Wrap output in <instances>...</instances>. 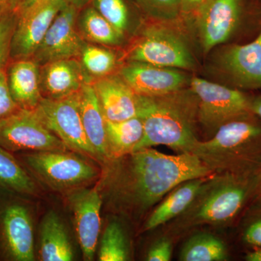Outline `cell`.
I'll return each instance as SVG.
<instances>
[{"label": "cell", "instance_id": "6da1fadb", "mask_svg": "<svg viewBox=\"0 0 261 261\" xmlns=\"http://www.w3.org/2000/svg\"><path fill=\"white\" fill-rule=\"evenodd\" d=\"M102 186L117 208L142 214L178 185L212 172L192 152L166 154L152 148L108 160Z\"/></svg>", "mask_w": 261, "mask_h": 261}, {"label": "cell", "instance_id": "7a4b0ae2", "mask_svg": "<svg viewBox=\"0 0 261 261\" xmlns=\"http://www.w3.org/2000/svg\"><path fill=\"white\" fill-rule=\"evenodd\" d=\"M197 109V98L190 87L156 97L137 95L144 134L134 151L165 145L177 153L192 152L200 141Z\"/></svg>", "mask_w": 261, "mask_h": 261}, {"label": "cell", "instance_id": "3957f363", "mask_svg": "<svg viewBox=\"0 0 261 261\" xmlns=\"http://www.w3.org/2000/svg\"><path fill=\"white\" fill-rule=\"evenodd\" d=\"M211 172L255 173L261 169V119L252 112L222 125L192 151Z\"/></svg>", "mask_w": 261, "mask_h": 261}, {"label": "cell", "instance_id": "277c9868", "mask_svg": "<svg viewBox=\"0 0 261 261\" xmlns=\"http://www.w3.org/2000/svg\"><path fill=\"white\" fill-rule=\"evenodd\" d=\"M202 53L261 29V0H207L192 15Z\"/></svg>", "mask_w": 261, "mask_h": 261}, {"label": "cell", "instance_id": "5b68a950", "mask_svg": "<svg viewBox=\"0 0 261 261\" xmlns=\"http://www.w3.org/2000/svg\"><path fill=\"white\" fill-rule=\"evenodd\" d=\"M260 171L222 173L207 179L189 211L191 224H221L234 219L250 200H255Z\"/></svg>", "mask_w": 261, "mask_h": 261}, {"label": "cell", "instance_id": "8992f818", "mask_svg": "<svg viewBox=\"0 0 261 261\" xmlns=\"http://www.w3.org/2000/svg\"><path fill=\"white\" fill-rule=\"evenodd\" d=\"M170 23L151 21L126 53V61L156 66L192 70L197 67L195 56L183 35Z\"/></svg>", "mask_w": 261, "mask_h": 261}, {"label": "cell", "instance_id": "52a82bcc", "mask_svg": "<svg viewBox=\"0 0 261 261\" xmlns=\"http://www.w3.org/2000/svg\"><path fill=\"white\" fill-rule=\"evenodd\" d=\"M14 154L27 171L58 191L79 188L99 176L97 167L75 152L49 150Z\"/></svg>", "mask_w": 261, "mask_h": 261}, {"label": "cell", "instance_id": "ba28073f", "mask_svg": "<svg viewBox=\"0 0 261 261\" xmlns=\"http://www.w3.org/2000/svg\"><path fill=\"white\" fill-rule=\"evenodd\" d=\"M189 87L197 98L198 123L212 136L224 123L251 112L252 95L244 91L196 76Z\"/></svg>", "mask_w": 261, "mask_h": 261}, {"label": "cell", "instance_id": "9c48e42d", "mask_svg": "<svg viewBox=\"0 0 261 261\" xmlns=\"http://www.w3.org/2000/svg\"><path fill=\"white\" fill-rule=\"evenodd\" d=\"M23 195L0 189V258L33 261L34 237L32 215Z\"/></svg>", "mask_w": 261, "mask_h": 261}, {"label": "cell", "instance_id": "30bf717a", "mask_svg": "<svg viewBox=\"0 0 261 261\" xmlns=\"http://www.w3.org/2000/svg\"><path fill=\"white\" fill-rule=\"evenodd\" d=\"M0 146L13 154L68 149L44 125L35 109L21 108L0 120Z\"/></svg>", "mask_w": 261, "mask_h": 261}, {"label": "cell", "instance_id": "8fae6325", "mask_svg": "<svg viewBox=\"0 0 261 261\" xmlns=\"http://www.w3.org/2000/svg\"><path fill=\"white\" fill-rule=\"evenodd\" d=\"M35 110L44 125L67 149L99 160L84 132L77 93L59 99L42 97Z\"/></svg>", "mask_w": 261, "mask_h": 261}, {"label": "cell", "instance_id": "7c38bea8", "mask_svg": "<svg viewBox=\"0 0 261 261\" xmlns=\"http://www.w3.org/2000/svg\"><path fill=\"white\" fill-rule=\"evenodd\" d=\"M216 65L228 87L244 92L261 89V29L250 42L225 45Z\"/></svg>", "mask_w": 261, "mask_h": 261}, {"label": "cell", "instance_id": "4fadbf2b", "mask_svg": "<svg viewBox=\"0 0 261 261\" xmlns=\"http://www.w3.org/2000/svg\"><path fill=\"white\" fill-rule=\"evenodd\" d=\"M80 12L67 3L60 10L32 57L39 67L61 60L80 58L87 44L77 27Z\"/></svg>", "mask_w": 261, "mask_h": 261}, {"label": "cell", "instance_id": "5bb4252c", "mask_svg": "<svg viewBox=\"0 0 261 261\" xmlns=\"http://www.w3.org/2000/svg\"><path fill=\"white\" fill-rule=\"evenodd\" d=\"M120 75L137 95L156 97L177 92L190 86L191 78L185 70L126 61Z\"/></svg>", "mask_w": 261, "mask_h": 261}, {"label": "cell", "instance_id": "9a60e30c", "mask_svg": "<svg viewBox=\"0 0 261 261\" xmlns=\"http://www.w3.org/2000/svg\"><path fill=\"white\" fill-rule=\"evenodd\" d=\"M65 4L63 0H47L36 9L18 16L10 44L9 61L32 59Z\"/></svg>", "mask_w": 261, "mask_h": 261}, {"label": "cell", "instance_id": "2e32d148", "mask_svg": "<svg viewBox=\"0 0 261 261\" xmlns=\"http://www.w3.org/2000/svg\"><path fill=\"white\" fill-rule=\"evenodd\" d=\"M69 200L84 260H92L100 233L102 194L98 187L81 189L70 195Z\"/></svg>", "mask_w": 261, "mask_h": 261}, {"label": "cell", "instance_id": "e0dca14e", "mask_svg": "<svg viewBox=\"0 0 261 261\" xmlns=\"http://www.w3.org/2000/svg\"><path fill=\"white\" fill-rule=\"evenodd\" d=\"M92 83L79 58L51 62L39 68V85L43 98L59 99L78 93Z\"/></svg>", "mask_w": 261, "mask_h": 261}, {"label": "cell", "instance_id": "ac0fdd59", "mask_svg": "<svg viewBox=\"0 0 261 261\" xmlns=\"http://www.w3.org/2000/svg\"><path fill=\"white\" fill-rule=\"evenodd\" d=\"M106 120L121 121L137 116V94L119 73L92 82Z\"/></svg>", "mask_w": 261, "mask_h": 261}, {"label": "cell", "instance_id": "d6986e66", "mask_svg": "<svg viewBox=\"0 0 261 261\" xmlns=\"http://www.w3.org/2000/svg\"><path fill=\"white\" fill-rule=\"evenodd\" d=\"M40 67L32 59L8 62L5 73L12 97L21 109L34 110L42 99Z\"/></svg>", "mask_w": 261, "mask_h": 261}, {"label": "cell", "instance_id": "ffe728a7", "mask_svg": "<svg viewBox=\"0 0 261 261\" xmlns=\"http://www.w3.org/2000/svg\"><path fill=\"white\" fill-rule=\"evenodd\" d=\"M84 132L98 159L108 160L106 118L92 84H86L77 93Z\"/></svg>", "mask_w": 261, "mask_h": 261}, {"label": "cell", "instance_id": "44dd1931", "mask_svg": "<svg viewBox=\"0 0 261 261\" xmlns=\"http://www.w3.org/2000/svg\"><path fill=\"white\" fill-rule=\"evenodd\" d=\"M207 181V177L195 178L173 189L149 216L145 229H154L186 212Z\"/></svg>", "mask_w": 261, "mask_h": 261}, {"label": "cell", "instance_id": "7402d4cb", "mask_svg": "<svg viewBox=\"0 0 261 261\" xmlns=\"http://www.w3.org/2000/svg\"><path fill=\"white\" fill-rule=\"evenodd\" d=\"M40 255L44 261H70L73 251L66 228L58 215L49 211L42 220Z\"/></svg>", "mask_w": 261, "mask_h": 261}, {"label": "cell", "instance_id": "603a6c76", "mask_svg": "<svg viewBox=\"0 0 261 261\" xmlns=\"http://www.w3.org/2000/svg\"><path fill=\"white\" fill-rule=\"evenodd\" d=\"M77 27L84 40L91 44L120 47L126 41V36L114 28L91 4L80 10Z\"/></svg>", "mask_w": 261, "mask_h": 261}, {"label": "cell", "instance_id": "cb8c5ba5", "mask_svg": "<svg viewBox=\"0 0 261 261\" xmlns=\"http://www.w3.org/2000/svg\"><path fill=\"white\" fill-rule=\"evenodd\" d=\"M106 130L107 161L119 159L133 152L144 134L143 123L139 116L121 121L106 120Z\"/></svg>", "mask_w": 261, "mask_h": 261}, {"label": "cell", "instance_id": "d4e9b609", "mask_svg": "<svg viewBox=\"0 0 261 261\" xmlns=\"http://www.w3.org/2000/svg\"><path fill=\"white\" fill-rule=\"evenodd\" d=\"M0 189L29 197L37 193V187L14 154L0 146Z\"/></svg>", "mask_w": 261, "mask_h": 261}, {"label": "cell", "instance_id": "484cf974", "mask_svg": "<svg viewBox=\"0 0 261 261\" xmlns=\"http://www.w3.org/2000/svg\"><path fill=\"white\" fill-rule=\"evenodd\" d=\"M227 247L224 242L211 233L194 235L185 243L180 253L183 261H224L228 259Z\"/></svg>", "mask_w": 261, "mask_h": 261}, {"label": "cell", "instance_id": "4316f807", "mask_svg": "<svg viewBox=\"0 0 261 261\" xmlns=\"http://www.w3.org/2000/svg\"><path fill=\"white\" fill-rule=\"evenodd\" d=\"M107 47L87 42L79 58L92 82L116 71L118 65L116 53Z\"/></svg>", "mask_w": 261, "mask_h": 261}, {"label": "cell", "instance_id": "83f0119b", "mask_svg": "<svg viewBox=\"0 0 261 261\" xmlns=\"http://www.w3.org/2000/svg\"><path fill=\"white\" fill-rule=\"evenodd\" d=\"M137 8L151 21L174 23L181 16V0H134Z\"/></svg>", "mask_w": 261, "mask_h": 261}, {"label": "cell", "instance_id": "f1b7e54d", "mask_svg": "<svg viewBox=\"0 0 261 261\" xmlns=\"http://www.w3.org/2000/svg\"><path fill=\"white\" fill-rule=\"evenodd\" d=\"M128 249L123 228L117 222L108 225L101 240L99 251L100 261L128 260Z\"/></svg>", "mask_w": 261, "mask_h": 261}, {"label": "cell", "instance_id": "f546056e", "mask_svg": "<svg viewBox=\"0 0 261 261\" xmlns=\"http://www.w3.org/2000/svg\"><path fill=\"white\" fill-rule=\"evenodd\" d=\"M91 5L123 35L129 32L132 12L126 0H92Z\"/></svg>", "mask_w": 261, "mask_h": 261}, {"label": "cell", "instance_id": "4dcf8cb0", "mask_svg": "<svg viewBox=\"0 0 261 261\" xmlns=\"http://www.w3.org/2000/svg\"><path fill=\"white\" fill-rule=\"evenodd\" d=\"M18 19L16 11L0 18V67L3 68H6L10 61V44Z\"/></svg>", "mask_w": 261, "mask_h": 261}, {"label": "cell", "instance_id": "1f68e13d", "mask_svg": "<svg viewBox=\"0 0 261 261\" xmlns=\"http://www.w3.org/2000/svg\"><path fill=\"white\" fill-rule=\"evenodd\" d=\"M260 208L257 214L252 215L243 228L242 240L245 245L252 248H261V201H257Z\"/></svg>", "mask_w": 261, "mask_h": 261}, {"label": "cell", "instance_id": "d6a6232c", "mask_svg": "<svg viewBox=\"0 0 261 261\" xmlns=\"http://www.w3.org/2000/svg\"><path fill=\"white\" fill-rule=\"evenodd\" d=\"M19 109L20 108L15 103L10 94L5 71L0 75V120L10 116L17 112Z\"/></svg>", "mask_w": 261, "mask_h": 261}, {"label": "cell", "instance_id": "836d02e7", "mask_svg": "<svg viewBox=\"0 0 261 261\" xmlns=\"http://www.w3.org/2000/svg\"><path fill=\"white\" fill-rule=\"evenodd\" d=\"M172 255V244L169 240L161 239L154 244L147 252L146 260L148 261H169Z\"/></svg>", "mask_w": 261, "mask_h": 261}, {"label": "cell", "instance_id": "e575fe53", "mask_svg": "<svg viewBox=\"0 0 261 261\" xmlns=\"http://www.w3.org/2000/svg\"><path fill=\"white\" fill-rule=\"evenodd\" d=\"M207 0H181L182 18L192 17L197 9Z\"/></svg>", "mask_w": 261, "mask_h": 261}, {"label": "cell", "instance_id": "d590c367", "mask_svg": "<svg viewBox=\"0 0 261 261\" xmlns=\"http://www.w3.org/2000/svg\"><path fill=\"white\" fill-rule=\"evenodd\" d=\"M47 0H19L16 12L18 16L25 14L44 4Z\"/></svg>", "mask_w": 261, "mask_h": 261}, {"label": "cell", "instance_id": "8d00e7d4", "mask_svg": "<svg viewBox=\"0 0 261 261\" xmlns=\"http://www.w3.org/2000/svg\"><path fill=\"white\" fill-rule=\"evenodd\" d=\"M19 0H0V18L11 13L16 11Z\"/></svg>", "mask_w": 261, "mask_h": 261}, {"label": "cell", "instance_id": "74e56055", "mask_svg": "<svg viewBox=\"0 0 261 261\" xmlns=\"http://www.w3.org/2000/svg\"><path fill=\"white\" fill-rule=\"evenodd\" d=\"M250 111L261 119V93L257 95L252 96Z\"/></svg>", "mask_w": 261, "mask_h": 261}, {"label": "cell", "instance_id": "f35d334b", "mask_svg": "<svg viewBox=\"0 0 261 261\" xmlns=\"http://www.w3.org/2000/svg\"><path fill=\"white\" fill-rule=\"evenodd\" d=\"M245 260L247 261H261V248H252L246 255Z\"/></svg>", "mask_w": 261, "mask_h": 261}, {"label": "cell", "instance_id": "ab89813d", "mask_svg": "<svg viewBox=\"0 0 261 261\" xmlns=\"http://www.w3.org/2000/svg\"><path fill=\"white\" fill-rule=\"evenodd\" d=\"M67 4L72 5L80 10L92 3V0H63Z\"/></svg>", "mask_w": 261, "mask_h": 261}, {"label": "cell", "instance_id": "60d3db41", "mask_svg": "<svg viewBox=\"0 0 261 261\" xmlns=\"http://www.w3.org/2000/svg\"><path fill=\"white\" fill-rule=\"evenodd\" d=\"M255 201H261V169L260 176H259L258 187H257V191L256 196H255Z\"/></svg>", "mask_w": 261, "mask_h": 261}, {"label": "cell", "instance_id": "b9f144b4", "mask_svg": "<svg viewBox=\"0 0 261 261\" xmlns=\"http://www.w3.org/2000/svg\"><path fill=\"white\" fill-rule=\"evenodd\" d=\"M5 69H6V68H3V67H0V75L3 74V73H5Z\"/></svg>", "mask_w": 261, "mask_h": 261}]
</instances>
